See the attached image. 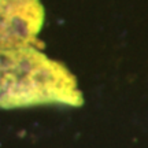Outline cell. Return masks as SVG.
<instances>
[{"label":"cell","mask_w":148,"mask_h":148,"mask_svg":"<svg viewBox=\"0 0 148 148\" xmlns=\"http://www.w3.org/2000/svg\"><path fill=\"white\" fill-rule=\"evenodd\" d=\"M42 22L40 0H0V53L32 47Z\"/></svg>","instance_id":"obj_2"},{"label":"cell","mask_w":148,"mask_h":148,"mask_svg":"<svg viewBox=\"0 0 148 148\" xmlns=\"http://www.w3.org/2000/svg\"><path fill=\"white\" fill-rule=\"evenodd\" d=\"M53 103L82 104L77 81L63 64L33 47L0 53V108Z\"/></svg>","instance_id":"obj_1"}]
</instances>
